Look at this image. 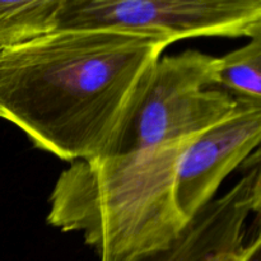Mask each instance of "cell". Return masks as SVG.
I'll return each instance as SVG.
<instances>
[{
  "mask_svg": "<svg viewBox=\"0 0 261 261\" xmlns=\"http://www.w3.org/2000/svg\"><path fill=\"white\" fill-rule=\"evenodd\" d=\"M240 252H241V251H240ZM240 255V254H239ZM237 257H239V256H237ZM237 257H236V260H237ZM236 260H234V261H236Z\"/></svg>",
  "mask_w": 261,
  "mask_h": 261,
  "instance_id": "8fae6325",
  "label": "cell"
},
{
  "mask_svg": "<svg viewBox=\"0 0 261 261\" xmlns=\"http://www.w3.org/2000/svg\"><path fill=\"white\" fill-rule=\"evenodd\" d=\"M216 58L198 50L161 58L135 103L112 154L200 135L239 106L214 84Z\"/></svg>",
  "mask_w": 261,
  "mask_h": 261,
  "instance_id": "3957f363",
  "label": "cell"
},
{
  "mask_svg": "<svg viewBox=\"0 0 261 261\" xmlns=\"http://www.w3.org/2000/svg\"><path fill=\"white\" fill-rule=\"evenodd\" d=\"M261 0H63L58 30L114 28L190 37H251Z\"/></svg>",
  "mask_w": 261,
  "mask_h": 261,
  "instance_id": "277c9868",
  "label": "cell"
},
{
  "mask_svg": "<svg viewBox=\"0 0 261 261\" xmlns=\"http://www.w3.org/2000/svg\"><path fill=\"white\" fill-rule=\"evenodd\" d=\"M251 213V177L204 206L165 249L138 261H234L245 246Z\"/></svg>",
  "mask_w": 261,
  "mask_h": 261,
  "instance_id": "8992f818",
  "label": "cell"
},
{
  "mask_svg": "<svg viewBox=\"0 0 261 261\" xmlns=\"http://www.w3.org/2000/svg\"><path fill=\"white\" fill-rule=\"evenodd\" d=\"M261 145V109L240 103L195 138L178 160L175 200L186 222L216 196L227 176Z\"/></svg>",
  "mask_w": 261,
  "mask_h": 261,
  "instance_id": "5b68a950",
  "label": "cell"
},
{
  "mask_svg": "<svg viewBox=\"0 0 261 261\" xmlns=\"http://www.w3.org/2000/svg\"><path fill=\"white\" fill-rule=\"evenodd\" d=\"M63 0L0 2V53L19 47L58 27Z\"/></svg>",
  "mask_w": 261,
  "mask_h": 261,
  "instance_id": "ba28073f",
  "label": "cell"
},
{
  "mask_svg": "<svg viewBox=\"0 0 261 261\" xmlns=\"http://www.w3.org/2000/svg\"><path fill=\"white\" fill-rule=\"evenodd\" d=\"M195 138L71 162L54 186L47 222L81 232L99 261H138L165 249L188 224L175 178Z\"/></svg>",
  "mask_w": 261,
  "mask_h": 261,
  "instance_id": "7a4b0ae2",
  "label": "cell"
},
{
  "mask_svg": "<svg viewBox=\"0 0 261 261\" xmlns=\"http://www.w3.org/2000/svg\"><path fill=\"white\" fill-rule=\"evenodd\" d=\"M241 167L252 173L251 212L261 217V145L242 163Z\"/></svg>",
  "mask_w": 261,
  "mask_h": 261,
  "instance_id": "9c48e42d",
  "label": "cell"
},
{
  "mask_svg": "<svg viewBox=\"0 0 261 261\" xmlns=\"http://www.w3.org/2000/svg\"><path fill=\"white\" fill-rule=\"evenodd\" d=\"M172 43L154 33L75 28L0 53V117L68 162L112 154Z\"/></svg>",
  "mask_w": 261,
  "mask_h": 261,
  "instance_id": "6da1fadb",
  "label": "cell"
},
{
  "mask_svg": "<svg viewBox=\"0 0 261 261\" xmlns=\"http://www.w3.org/2000/svg\"><path fill=\"white\" fill-rule=\"evenodd\" d=\"M236 261H261V232L245 244Z\"/></svg>",
  "mask_w": 261,
  "mask_h": 261,
  "instance_id": "30bf717a",
  "label": "cell"
},
{
  "mask_svg": "<svg viewBox=\"0 0 261 261\" xmlns=\"http://www.w3.org/2000/svg\"><path fill=\"white\" fill-rule=\"evenodd\" d=\"M214 84L240 103L261 109V25L249 43L216 58Z\"/></svg>",
  "mask_w": 261,
  "mask_h": 261,
  "instance_id": "52a82bcc",
  "label": "cell"
}]
</instances>
